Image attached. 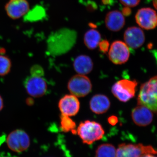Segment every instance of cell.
I'll use <instances>...</instances> for the list:
<instances>
[{"mask_svg": "<svg viewBox=\"0 0 157 157\" xmlns=\"http://www.w3.org/2000/svg\"><path fill=\"white\" fill-rule=\"evenodd\" d=\"M76 32L68 29H62L49 36L48 50L52 54L60 55L67 52L76 43Z\"/></svg>", "mask_w": 157, "mask_h": 157, "instance_id": "6da1fadb", "label": "cell"}, {"mask_svg": "<svg viewBox=\"0 0 157 157\" xmlns=\"http://www.w3.org/2000/svg\"><path fill=\"white\" fill-rule=\"evenodd\" d=\"M76 134L83 143L90 145L102 139L105 131L99 123L86 120L80 123L76 130Z\"/></svg>", "mask_w": 157, "mask_h": 157, "instance_id": "7a4b0ae2", "label": "cell"}, {"mask_svg": "<svg viewBox=\"0 0 157 157\" xmlns=\"http://www.w3.org/2000/svg\"><path fill=\"white\" fill-rule=\"evenodd\" d=\"M137 105L145 106L153 112L157 113V76L141 86Z\"/></svg>", "mask_w": 157, "mask_h": 157, "instance_id": "3957f363", "label": "cell"}, {"mask_svg": "<svg viewBox=\"0 0 157 157\" xmlns=\"http://www.w3.org/2000/svg\"><path fill=\"white\" fill-rule=\"evenodd\" d=\"M149 154L157 155V151L152 146L141 144H121L116 149V157H141Z\"/></svg>", "mask_w": 157, "mask_h": 157, "instance_id": "277c9868", "label": "cell"}, {"mask_svg": "<svg viewBox=\"0 0 157 157\" xmlns=\"http://www.w3.org/2000/svg\"><path fill=\"white\" fill-rule=\"evenodd\" d=\"M137 85L136 80L121 79L113 85L111 92L119 101L126 102L135 97Z\"/></svg>", "mask_w": 157, "mask_h": 157, "instance_id": "5b68a950", "label": "cell"}, {"mask_svg": "<svg viewBox=\"0 0 157 157\" xmlns=\"http://www.w3.org/2000/svg\"><path fill=\"white\" fill-rule=\"evenodd\" d=\"M67 87L70 93L77 98L85 97L90 93L92 85L90 78L85 75H76L69 80Z\"/></svg>", "mask_w": 157, "mask_h": 157, "instance_id": "8992f818", "label": "cell"}, {"mask_svg": "<svg viewBox=\"0 0 157 157\" xmlns=\"http://www.w3.org/2000/svg\"><path fill=\"white\" fill-rule=\"evenodd\" d=\"M6 142L8 147L15 152H21L26 150L30 145V139L28 134L21 129L11 132L7 137Z\"/></svg>", "mask_w": 157, "mask_h": 157, "instance_id": "52a82bcc", "label": "cell"}, {"mask_svg": "<svg viewBox=\"0 0 157 157\" xmlns=\"http://www.w3.org/2000/svg\"><path fill=\"white\" fill-rule=\"evenodd\" d=\"M130 52L128 46L122 41H115L110 45L108 57L116 65H121L128 60Z\"/></svg>", "mask_w": 157, "mask_h": 157, "instance_id": "ba28073f", "label": "cell"}, {"mask_svg": "<svg viewBox=\"0 0 157 157\" xmlns=\"http://www.w3.org/2000/svg\"><path fill=\"white\" fill-rule=\"evenodd\" d=\"M24 86L27 92L33 98H41L48 90L47 82L42 76H29L25 80Z\"/></svg>", "mask_w": 157, "mask_h": 157, "instance_id": "9c48e42d", "label": "cell"}, {"mask_svg": "<svg viewBox=\"0 0 157 157\" xmlns=\"http://www.w3.org/2000/svg\"><path fill=\"white\" fill-rule=\"evenodd\" d=\"M135 20L139 26L144 29H153L157 26V13L151 8L139 9L135 15Z\"/></svg>", "mask_w": 157, "mask_h": 157, "instance_id": "30bf717a", "label": "cell"}, {"mask_svg": "<svg viewBox=\"0 0 157 157\" xmlns=\"http://www.w3.org/2000/svg\"><path fill=\"white\" fill-rule=\"evenodd\" d=\"M125 43L133 49H137L143 45L145 42V36L142 30L137 27H129L124 33Z\"/></svg>", "mask_w": 157, "mask_h": 157, "instance_id": "8fae6325", "label": "cell"}, {"mask_svg": "<svg viewBox=\"0 0 157 157\" xmlns=\"http://www.w3.org/2000/svg\"><path fill=\"white\" fill-rule=\"evenodd\" d=\"M59 109L63 115L74 116L80 109V103L78 98L73 95H66L59 102Z\"/></svg>", "mask_w": 157, "mask_h": 157, "instance_id": "7c38bea8", "label": "cell"}, {"mask_svg": "<svg viewBox=\"0 0 157 157\" xmlns=\"http://www.w3.org/2000/svg\"><path fill=\"white\" fill-rule=\"evenodd\" d=\"M8 16L12 19H17L25 15L29 10L27 0H9L6 6Z\"/></svg>", "mask_w": 157, "mask_h": 157, "instance_id": "4fadbf2b", "label": "cell"}, {"mask_svg": "<svg viewBox=\"0 0 157 157\" xmlns=\"http://www.w3.org/2000/svg\"><path fill=\"white\" fill-rule=\"evenodd\" d=\"M132 117L133 121L137 125L144 127L151 123L153 114L151 110L147 107L138 105L132 110Z\"/></svg>", "mask_w": 157, "mask_h": 157, "instance_id": "5bb4252c", "label": "cell"}, {"mask_svg": "<svg viewBox=\"0 0 157 157\" xmlns=\"http://www.w3.org/2000/svg\"><path fill=\"white\" fill-rule=\"evenodd\" d=\"M105 23L106 27L109 31L118 32L124 26L125 20L122 12L113 10L109 11L106 15Z\"/></svg>", "mask_w": 157, "mask_h": 157, "instance_id": "9a60e30c", "label": "cell"}, {"mask_svg": "<svg viewBox=\"0 0 157 157\" xmlns=\"http://www.w3.org/2000/svg\"><path fill=\"white\" fill-rule=\"evenodd\" d=\"M110 104L109 98L103 94H96L93 96L90 101V109L97 114L107 112L110 108Z\"/></svg>", "mask_w": 157, "mask_h": 157, "instance_id": "2e32d148", "label": "cell"}, {"mask_svg": "<svg viewBox=\"0 0 157 157\" xmlns=\"http://www.w3.org/2000/svg\"><path fill=\"white\" fill-rule=\"evenodd\" d=\"M94 63L90 56L85 55L78 56L73 62V68L80 75H86L92 71Z\"/></svg>", "mask_w": 157, "mask_h": 157, "instance_id": "e0dca14e", "label": "cell"}, {"mask_svg": "<svg viewBox=\"0 0 157 157\" xmlns=\"http://www.w3.org/2000/svg\"><path fill=\"white\" fill-rule=\"evenodd\" d=\"M101 35L98 30L94 29H90L85 34L84 43L88 49H95L101 41Z\"/></svg>", "mask_w": 157, "mask_h": 157, "instance_id": "ac0fdd59", "label": "cell"}, {"mask_svg": "<svg viewBox=\"0 0 157 157\" xmlns=\"http://www.w3.org/2000/svg\"><path fill=\"white\" fill-rule=\"evenodd\" d=\"M95 157H116V149L110 144H103L96 149Z\"/></svg>", "mask_w": 157, "mask_h": 157, "instance_id": "d6986e66", "label": "cell"}, {"mask_svg": "<svg viewBox=\"0 0 157 157\" xmlns=\"http://www.w3.org/2000/svg\"><path fill=\"white\" fill-rule=\"evenodd\" d=\"M45 16V11L43 7L37 6L31 10H29L25 14V19L29 21H38Z\"/></svg>", "mask_w": 157, "mask_h": 157, "instance_id": "ffe728a7", "label": "cell"}, {"mask_svg": "<svg viewBox=\"0 0 157 157\" xmlns=\"http://www.w3.org/2000/svg\"><path fill=\"white\" fill-rule=\"evenodd\" d=\"M76 124L70 118V117L62 114L60 116V128L63 132L67 133L72 132L73 134H76Z\"/></svg>", "mask_w": 157, "mask_h": 157, "instance_id": "44dd1931", "label": "cell"}, {"mask_svg": "<svg viewBox=\"0 0 157 157\" xmlns=\"http://www.w3.org/2000/svg\"><path fill=\"white\" fill-rule=\"evenodd\" d=\"M11 60L8 57L0 54V76H5L10 72Z\"/></svg>", "mask_w": 157, "mask_h": 157, "instance_id": "7402d4cb", "label": "cell"}, {"mask_svg": "<svg viewBox=\"0 0 157 157\" xmlns=\"http://www.w3.org/2000/svg\"><path fill=\"white\" fill-rule=\"evenodd\" d=\"M31 76H43L44 75V70L41 66L35 65L31 68Z\"/></svg>", "mask_w": 157, "mask_h": 157, "instance_id": "603a6c76", "label": "cell"}, {"mask_svg": "<svg viewBox=\"0 0 157 157\" xmlns=\"http://www.w3.org/2000/svg\"><path fill=\"white\" fill-rule=\"evenodd\" d=\"M140 1V0H120L122 5L129 8L136 7L139 4Z\"/></svg>", "mask_w": 157, "mask_h": 157, "instance_id": "cb8c5ba5", "label": "cell"}, {"mask_svg": "<svg viewBox=\"0 0 157 157\" xmlns=\"http://www.w3.org/2000/svg\"><path fill=\"white\" fill-rule=\"evenodd\" d=\"M99 49L103 53H106L109 49V43L107 40H102L99 43Z\"/></svg>", "mask_w": 157, "mask_h": 157, "instance_id": "d4e9b609", "label": "cell"}, {"mask_svg": "<svg viewBox=\"0 0 157 157\" xmlns=\"http://www.w3.org/2000/svg\"><path fill=\"white\" fill-rule=\"evenodd\" d=\"M118 121L117 117L115 116H111L108 118V123L112 126L115 125Z\"/></svg>", "mask_w": 157, "mask_h": 157, "instance_id": "484cf974", "label": "cell"}, {"mask_svg": "<svg viewBox=\"0 0 157 157\" xmlns=\"http://www.w3.org/2000/svg\"><path fill=\"white\" fill-rule=\"evenodd\" d=\"M131 10L129 7H126L125 8H124L123 9L122 11V13L124 15H125V16H128L131 14Z\"/></svg>", "mask_w": 157, "mask_h": 157, "instance_id": "4316f807", "label": "cell"}, {"mask_svg": "<svg viewBox=\"0 0 157 157\" xmlns=\"http://www.w3.org/2000/svg\"><path fill=\"white\" fill-rule=\"evenodd\" d=\"M4 107V102L2 97L0 95V111L3 109Z\"/></svg>", "mask_w": 157, "mask_h": 157, "instance_id": "83f0119b", "label": "cell"}, {"mask_svg": "<svg viewBox=\"0 0 157 157\" xmlns=\"http://www.w3.org/2000/svg\"><path fill=\"white\" fill-rule=\"evenodd\" d=\"M141 157H157V155L154 154H146L144 155Z\"/></svg>", "mask_w": 157, "mask_h": 157, "instance_id": "f1b7e54d", "label": "cell"}, {"mask_svg": "<svg viewBox=\"0 0 157 157\" xmlns=\"http://www.w3.org/2000/svg\"><path fill=\"white\" fill-rule=\"evenodd\" d=\"M153 5L155 9L157 10V0H153Z\"/></svg>", "mask_w": 157, "mask_h": 157, "instance_id": "f546056e", "label": "cell"}]
</instances>
